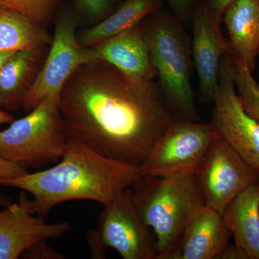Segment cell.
Returning a JSON list of instances; mask_svg holds the SVG:
<instances>
[{"mask_svg": "<svg viewBox=\"0 0 259 259\" xmlns=\"http://www.w3.org/2000/svg\"><path fill=\"white\" fill-rule=\"evenodd\" d=\"M88 241L93 258H105L107 247L102 242L97 230H90L88 231Z\"/></svg>", "mask_w": 259, "mask_h": 259, "instance_id": "cell-26", "label": "cell"}, {"mask_svg": "<svg viewBox=\"0 0 259 259\" xmlns=\"http://www.w3.org/2000/svg\"><path fill=\"white\" fill-rule=\"evenodd\" d=\"M71 229L69 223L49 224L32 211V199L22 190L18 201L0 210V259H18L39 241L56 240Z\"/></svg>", "mask_w": 259, "mask_h": 259, "instance_id": "cell-11", "label": "cell"}, {"mask_svg": "<svg viewBox=\"0 0 259 259\" xmlns=\"http://www.w3.org/2000/svg\"><path fill=\"white\" fill-rule=\"evenodd\" d=\"M47 241H39L29 247L22 255L25 259H64V255L56 251Z\"/></svg>", "mask_w": 259, "mask_h": 259, "instance_id": "cell-23", "label": "cell"}, {"mask_svg": "<svg viewBox=\"0 0 259 259\" xmlns=\"http://www.w3.org/2000/svg\"><path fill=\"white\" fill-rule=\"evenodd\" d=\"M16 51H0V71L3 69V66L9 60L10 57Z\"/></svg>", "mask_w": 259, "mask_h": 259, "instance_id": "cell-29", "label": "cell"}, {"mask_svg": "<svg viewBox=\"0 0 259 259\" xmlns=\"http://www.w3.org/2000/svg\"><path fill=\"white\" fill-rule=\"evenodd\" d=\"M139 166L105 157L68 137L62 161L49 169L0 180V185L32 194V211L45 218L51 209L71 200L94 201L105 206L141 179Z\"/></svg>", "mask_w": 259, "mask_h": 259, "instance_id": "cell-2", "label": "cell"}, {"mask_svg": "<svg viewBox=\"0 0 259 259\" xmlns=\"http://www.w3.org/2000/svg\"><path fill=\"white\" fill-rule=\"evenodd\" d=\"M234 81L237 94L245 111L259 122V84L252 72L234 62Z\"/></svg>", "mask_w": 259, "mask_h": 259, "instance_id": "cell-20", "label": "cell"}, {"mask_svg": "<svg viewBox=\"0 0 259 259\" xmlns=\"http://www.w3.org/2000/svg\"><path fill=\"white\" fill-rule=\"evenodd\" d=\"M92 48L98 60L106 61L130 76L143 80L157 77L142 23Z\"/></svg>", "mask_w": 259, "mask_h": 259, "instance_id": "cell-14", "label": "cell"}, {"mask_svg": "<svg viewBox=\"0 0 259 259\" xmlns=\"http://www.w3.org/2000/svg\"><path fill=\"white\" fill-rule=\"evenodd\" d=\"M233 60L253 73L259 56V0H233L223 13Z\"/></svg>", "mask_w": 259, "mask_h": 259, "instance_id": "cell-15", "label": "cell"}, {"mask_svg": "<svg viewBox=\"0 0 259 259\" xmlns=\"http://www.w3.org/2000/svg\"><path fill=\"white\" fill-rule=\"evenodd\" d=\"M13 121H14V117L13 115L8 112L3 111L0 109V125L4 123H11Z\"/></svg>", "mask_w": 259, "mask_h": 259, "instance_id": "cell-30", "label": "cell"}, {"mask_svg": "<svg viewBox=\"0 0 259 259\" xmlns=\"http://www.w3.org/2000/svg\"><path fill=\"white\" fill-rule=\"evenodd\" d=\"M67 147L60 95L44 97L28 115L0 131V157L27 169L59 161Z\"/></svg>", "mask_w": 259, "mask_h": 259, "instance_id": "cell-5", "label": "cell"}, {"mask_svg": "<svg viewBox=\"0 0 259 259\" xmlns=\"http://www.w3.org/2000/svg\"><path fill=\"white\" fill-rule=\"evenodd\" d=\"M222 214L235 243L250 259H259V182L238 194Z\"/></svg>", "mask_w": 259, "mask_h": 259, "instance_id": "cell-16", "label": "cell"}, {"mask_svg": "<svg viewBox=\"0 0 259 259\" xmlns=\"http://www.w3.org/2000/svg\"><path fill=\"white\" fill-rule=\"evenodd\" d=\"M217 259H250L244 250L238 246L236 243L229 244L218 255Z\"/></svg>", "mask_w": 259, "mask_h": 259, "instance_id": "cell-27", "label": "cell"}, {"mask_svg": "<svg viewBox=\"0 0 259 259\" xmlns=\"http://www.w3.org/2000/svg\"><path fill=\"white\" fill-rule=\"evenodd\" d=\"M162 96L177 120L200 121L192 87V42L175 15L161 8L142 22Z\"/></svg>", "mask_w": 259, "mask_h": 259, "instance_id": "cell-3", "label": "cell"}, {"mask_svg": "<svg viewBox=\"0 0 259 259\" xmlns=\"http://www.w3.org/2000/svg\"><path fill=\"white\" fill-rule=\"evenodd\" d=\"M97 226L105 246L117 250L122 258L157 259V238L135 206L132 188L104 206Z\"/></svg>", "mask_w": 259, "mask_h": 259, "instance_id": "cell-9", "label": "cell"}, {"mask_svg": "<svg viewBox=\"0 0 259 259\" xmlns=\"http://www.w3.org/2000/svg\"><path fill=\"white\" fill-rule=\"evenodd\" d=\"M63 0H0V5L18 11L35 23L51 21Z\"/></svg>", "mask_w": 259, "mask_h": 259, "instance_id": "cell-21", "label": "cell"}, {"mask_svg": "<svg viewBox=\"0 0 259 259\" xmlns=\"http://www.w3.org/2000/svg\"><path fill=\"white\" fill-rule=\"evenodd\" d=\"M232 236L223 214L205 205L191 218L176 244L161 259H217Z\"/></svg>", "mask_w": 259, "mask_h": 259, "instance_id": "cell-13", "label": "cell"}, {"mask_svg": "<svg viewBox=\"0 0 259 259\" xmlns=\"http://www.w3.org/2000/svg\"><path fill=\"white\" fill-rule=\"evenodd\" d=\"M60 108L68 137L137 166L176 120L158 83L102 60L75 70L61 90Z\"/></svg>", "mask_w": 259, "mask_h": 259, "instance_id": "cell-1", "label": "cell"}, {"mask_svg": "<svg viewBox=\"0 0 259 259\" xmlns=\"http://www.w3.org/2000/svg\"><path fill=\"white\" fill-rule=\"evenodd\" d=\"M218 137L210 123L176 119L140 165L141 177L197 172Z\"/></svg>", "mask_w": 259, "mask_h": 259, "instance_id": "cell-8", "label": "cell"}, {"mask_svg": "<svg viewBox=\"0 0 259 259\" xmlns=\"http://www.w3.org/2000/svg\"><path fill=\"white\" fill-rule=\"evenodd\" d=\"M51 40L44 25L0 5V51L47 47Z\"/></svg>", "mask_w": 259, "mask_h": 259, "instance_id": "cell-19", "label": "cell"}, {"mask_svg": "<svg viewBox=\"0 0 259 259\" xmlns=\"http://www.w3.org/2000/svg\"><path fill=\"white\" fill-rule=\"evenodd\" d=\"M120 0H74L75 12L90 21L100 23L120 5Z\"/></svg>", "mask_w": 259, "mask_h": 259, "instance_id": "cell-22", "label": "cell"}, {"mask_svg": "<svg viewBox=\"0 0 259 259\" xmlns=\"http://www.w3.org/2000/svg\"><path fill=\"white\" fill-rule=\"evenodd\" d=\"M29 173L25 167L0 157V180L15 178Z\"/></svg>", "mask_w": 259, "mask_h": 259, "instance_id": "cell-25", "label": "cell"}, {"mask_svg": "<svg viewBox=\"0 0 259 259\" xmlns=\"http://www.w3.org/2000/svg\"><path fill=\"white\" fill-rule=\"evenodd\" d=\"M171 10V13L182 23L192 19L199 0H163Z\"/></svg>", "mask_w": 259, "mask_h": 259, "instance_id": "cell-24", "label": "cell"}, {"mask_svg": "<svg viewBox=\"0 0 259 259\" xmlns=\"http://www.w3.org/2000/svg\"><path fill=\"white\" fill-rule=\"evenodd\" d=\"M192 52L202 102H213L218 88L221 59L231 51L221 30L222 18L199 3L192 15Z\"/></svg>", "mask_w": 259, "mask_h": 259, "instance_id": "cell-12", "label": "cell"}, {"mask_svg": "<svg viewBox=\"0 0 259 259\" xmlns=\"http://www.w3.org/2000/svg\"><path fill=\"white\" fill-rule=\"evenodd\" d=\"M233 1V0H199V3L222 18L227 7Z\"/></svg>", "mask_w": 259, "mask_h": 259, "instance_id": "cell-28", "label": "cell"}, {"mask_svg": "<svg viewBox=\"0 0 259 259\" xmlns=\"http://www.w3.org/2000/svg\"><path fill=\"white\" fill-rule=\"evenodd\" d=\"M11 203H13V200L10 197L0 194V207H7Z\"/></svg>", "mask_w": 259, "mask_h": 259, "instance_id": "cell-31", "label": "cell"}, {"mask_svg": "<svg viewBox=\"0 0 259 259\" xmlns=\"http://www.w3.org/2000/svg\"><path fill=\"white\" fill-rule=\"evenodd\" d=\"M197 174L206 205L221 214L242 191L259 182V171L219 137L211 144Z\"/></svg>", "mask_w": 259, "mask_h": 259, "instance_id": "cell-10", "label": "cell"}, {"mask_svg": "<svg viewBox=\"0 0 259 259\" xmlns=\"http://www.w3.org/2000/svg\"><path fill=\"white\" fill-rule=\"evenodd\" d=\"M210 124L221 138L259 171V122L242 105L234 81L231 53L221 59Z\"/></svg>", "mask_w": 259, "mask_h": 259, "instance_id": "cell-7", "label": "cell"}, {"mask_svg": "<svg viewBox=\"0 0 259 259\" xmlns=\"http://www.w3.org/2000/svg\"><path fill=\"white\" fill-rule=\"evenodd\" d=\"M47 47L15 51L0 71V105L22 102L44 64Z\"/></svg>", "mask_w": 259, "mask_h": 259, "instance_id": "cell-17", "label": "cell"}, {"mask_svg": "<svg viewBox=\"0 0 259 259\" xmlns=\"http://www.w3.org/2000/svg\"><path fill=\"white\" fill-rule=\"evenodd\" d=\"M163 0H123L115 11L77 36L89 48L133 28L162 8Z\"/></svg>", "mask_w": 259, "mask_h": 259, "instance_id": "cell-18", "label": "cell"}, {"mask_svg": "<svg viewBox=\"0 0 259 259\" xmlns=\"http://www.w3.org/2000/svg\"><path fill=\"white\" fill-rule=\"evenodd\" d=\"M77 25L76 12L59 15L50 51L22 102L25 111H31L48 95H60L63 86L75 70L85 63L98 60L93 48L80 45L76 34Z\"/></svg>", "mask_w": 259, "mask_h": 259, "instance_id": "cell-6", "label": "cell"}, {"mask_svg": "<svg viewBox=\"0 0 259 259\" xmlns=\"http://www.w3.org/2000/svg\"><path fill=\"white\" fill-rule=\"evenodd\" d=\"M133 200L143 221L157 238L161 259L174 246L187 223L206 205L197 172L145 176L133 187Z\"/></svg>", "mask_w": 259, "mask_h": 259, "instance_id": "cell-4", "label": "cell"}]
</instances>
